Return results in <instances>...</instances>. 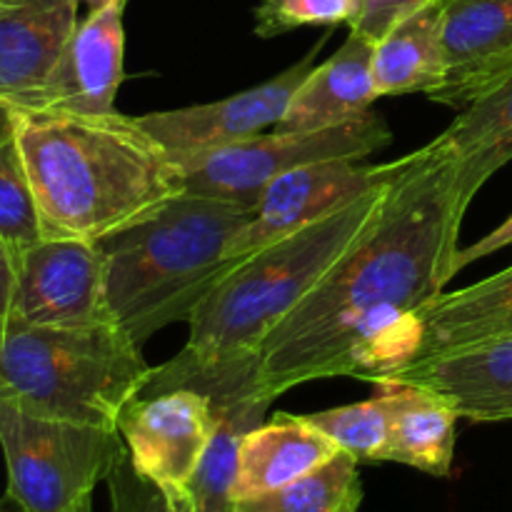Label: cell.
<instances>
[{
  "mask_svg": "<svg viewBox=\"0 0 512 512\" xmlns=\"http://www.w3.org/2000/svg\"><path fill=\"white\" fill-rule=\"evenodd\" d=\"M483 183L430 140L408 155L368 233L270 330L260 380L275 400L325 378L383 383L418 358L420 310L455 278L465 213Z\"/></svg>",
  "mask_w": 512,
  "mask_h": 512,
  "instance_id": "1",
  "label": "cell"
},
{
  "mask_svg": "<svg viewBox=\"0 0 512 512\" xmlns=\"http://www.w3.org/2000/svg\"><path fill=\"white\" fill-rule=\"evenodd\" d=\"M10 110L45 238L95 243L183 193L180 165L138 118Z\"/></svg>",
  "mask_w": 512,
  "mask_h": 512,
  "instance_id": "2",
  "label": "cell"
},
{
  "mask_svg": "<svg viewBox=\"0 0 512 512\" xmlns=\"http://www.w3.org/2000/svg\"><path fill=\"white\" fill-rule=\"evenodd\" d=\"M253 210L175 193L95 240L105 263L113 320L143 348L173 323H188L223 275L230 245Z\"/></svg>",
  "mask_w": 512,
  "mask_h": 512,
  "instance_id": "3",
  "label": "cell"
},
{
  "mask_svg": "<svg viewBox=\"0 0 512 512\" xmlns=\"http://www.w3.org/2000/svg\"><path fill=\"white\" fill-rule=\"evenodd\" d=\"M390 183L238 260L190 315L180 353L195 360L260 353L270 330L368 233Z\"/></svg>",
  "mask_w": 512,
  "mask_h": 512,
  "instance_id": "4",
  "label": "cell"
},
{
  "mask_svg": "<svg viewBox=\"0 0 512 512\" xmlns=\"http://www.w3.org/2000/svg\"><path fill=\"white\" fill-rule=\"evenodd\" d=\"M150 375L140 345L118 325L65 330L15 318L0 325V400L28 413L118 430Z\"/></svg>",
  "mask_w": 512,
  "mask_h": 512,
  "instance_id": "5",
  "label": "cell"
},
{
  "mask_svg": "<svg viewBox=\"0 0 512 512\" xmlns=\"http://www.w3.org/2000/svg\"><path fill=\"white\" fill-rule=\"evenodd\" d=\"M8 500L18 512H90V495L123 455L118 430L43 418L0 400Z\"/></svg>",
  "mask_w": 512,
  "mask_h": 512,
  "instance_id": "6",
  "label": "cell"
},
{
  "mask_svg": "<svg viewBox=\"0 0 512 512\" xmlns=\"http://www.w3.org/2000/svg\"><path fill=\"white\" fill-rule=\"evenodd\" d=\"M390 140L393 133L385 118L370 110L363 118L328 130H313V133L268 130L243 143L225 145L175 163L183 173V193L205 195L255 210L263 190L280 175L320 160L368 158L388 148Z\"/></svg>",
  "mask_w": 512,
  "mask_h": 512,
  "instance_id": "7",
  "label": "cell"
},
{
  "mask_svg": "<svg viewBox=\"0 0 512 512\" xmlns=\"http://www.w3.org/2000/svg\"><path fill=\"white\" fill-rule=\"evenodd\" d=\"M175 388L203 393L215 415L213 440L188 485V503L198 512H230L240 445L265 423V413L275 403L260 380V353L223 360H195L178 353L168 363L153 368L140 395Z\"/></svg>",
  "mask_w": 512,
  "mask_h": 512,
  "instance_id": "8",
  "label": "cell"
},
{
  "mask_svg": "<svg viewBox=\"0 0 512 512\" xmlns=\"http://www.w3.org/2000/svg\"><path fill=\"white\" fill-rule=\"evenodd\" d=\"M408 155L390 163L370 165L363 158H333L300 165L275 178L260 195L250 223L235 235L228 263L258 253L265 245L325 218L333 210L363 198L370 190L390 183L403 173ZM230 273V270H228Z\"/></svg>",
  "mask_w": 512,
  "mask_h": 512,
  "instance_id": "9",
  "label": "cell"
},
{
  "mask_svg": "<svg viewBox=\"0 0 512 512\" xmlns=\"http://www.w3.org/2000/svg\"><path fill=\"white\" fill-rule=\"evenodd\" d=\"M10 318L65 330L118 325L110 313L98 245L93 240L43 238L20 253Z\"/></svg>",
  "mask_w": 512,
  "mask_h": 512,
  "instance_id": "10",
  "label": "cell"
},
{
  "mask_svg": "<svg viewBox=\"0 0 512 512\" xmlns=\"http://www.w3.org/2000/svg\"><path fill=\"white\" fill-rule=\"evenodd\" d=\"M118 433L138 475L175 503H188V485L215 433L210 400L190 388L138 395L120 413Z\"/></svg>",
  "mask_w": 512,
  "mask_h": 512,
  "instance_id": "11",
  "label": "cell"
},
{
  "mask_svg": "<svg viewBox=\"0 0 512 512\" xmlns=\"http://www.w3.org/2000/svg\"><path fill=\"white\" fill-rule=\"evenodd\" d=\"M320 45L323 43H318V48L310 50L300 63L255 88L215 103L138 115V123L173 155V160L193 158L268 133L283 120L293 95L315 68Z\"/></svg>",
  "mask_w": 512,
  "mask_h": 512,
  "instance_id": "12",
  "label": "cell"
},
{
  "mask_svg": "<svg viewBox=\"0 0 512 512\" xmlns=\"http://www.w3.org/2000/svg\"><path fill=\"white\" fill-rule=\"evenodd\" d=\"M125 3L128 0H115L85 15L48 80L13 108L80 115L113 113L115 95L125 78Z\"/></svg>",
  "mask_w": 512,
  "mask_h": 512,
  "instance_id": "13",
  "label": "cell"
},
{
  "mask_svg": "<svg viewBox=\"0 0 512 512\" xmlns=\"http://www.w3.org/2000/svg\"><path fill=\"white\" fill-rule=\"evenodd\" d=\"M445 83L433 103L463 110L512 75V0H445Z\"/></svg>",
  "mask_w": 512,
  "mask_h": 512,
  "instance_id": "14",
  "label": "cell"
},
{
  "mask_svg": "<svg viewBox=\"0 0 512 512\" xmlns=\"http://www.w3.org/2000/svg\"><path fill=\"white\" fill-rule=\"evenodd\" d=\"M383 383L430 390L473 423L512 420V335L450 353L428 355L390 373Z\"/></svg>",
  "mask_w": 512,
  "mask_h": 512,
  "instance_id": "15",
  "label": "cell"
},
{
  "mask_svg": "<svg viewBox=\"0 0 512 512\" xmlns=\"http://www.w3.org/2000/svg\"><path fill=\"white\" fill-rule=\"evenodd\" d=\"M78 0H0V100L20 105L48 80L78 28Z\"/></svg>",
  "mask_w": 512,
  "mask_h": 512,
  "instance_id": "16",
  "label": "cell"
},
{
  "mask_svg": "<svg viewBox=\"0 0 512 512\" xmlns=\"http://www.w3.org/2000/svg\"><path fill=\"white\" fill-rule=\"evenodd\" d=\"M373 50V40L350 30L335 55L310 70L305 83L290 100L283 120L273 130L313 133L368 115L378 100L373 80Z\"/></svg>",
  "mask_w": 512,
  "mask_h": 512,
  "instance_id": "17",
  "label": "cell"
},
{
  "mask_svg": "<svg viewBox=\"0 0 512 512\" xmlns=\"http://www.w3.org/2000/svg\"><path fill=\"white\" fill-rule=\"evenodd\" d=\"M338 453V445L305 415L278 413L270 423L258 425L240 445L230 493L233 503L283 488L323 468Z\"/></svg>",
  "mask_w": 512,
  "mask_h": 512,
  "instance_id": "18",
  "label": "cell"
},
{
  "mask_svg": "<svg viewBox=\"0 0 512 512\" xmlns=\"http://www.w3.org/2000/svg\"><path fill=\"white\" fill-rule=\"evenodd\" d=\"M420 320L418 358L512 335V265L468 288L440 293L420 310Z\"/></svg>",
  "mask_w": 512,
  "mask_h": 512,
  "instance_id": "19",
  "label": "cell"
},
{
  "mask_svg": "<svg viewBox=\"0 0 512 512\" xmlns=\"http://www.w3.org/2000/svg\"><path fill=\"white\" fill-rule=\"evenodd\" d=\"M445 0L423 5L395 23L373 50V80L378 98L433 95L445 83L443 53Z\"/></svg>",
  "mask_w": 512,
  "mask_h": 512,
  "instance_id": "20",
  "label": "cell"
},
{
  "mask_svg": "<svg viewBox=\"0 0 512 512\" xmlns=\"http://www.w3.org/2000/svg\"><path fill=\"white\" fill-rule=\"evenodd\" d=\"M393 388V420L383 463H400L445 478L453 468L458 413L430 390L408 383Z\"/></svg>",
  "mask_w": 512,
  "mask_h": 512,
  "instance_id": "21",
  "label": "cell"
},
{
  "mask_svg": "<svg viewBox=\"0 0 512 512\" xmlns=\"http://www.w3.org/2000/svg\"><path fill=\"white\" fill-rule=\"evenodd\" d=\"M433 143L458 158L480 183H488L512 160V75L460 110Z\"/></svg>",
  "mask_w": 512,
  "mask_h": 512,
  "instance_id": "22",
  "label": "cell"
},
{
  "mask_svg": "<svg viewBox=\"0 0 512 512\" xmlns=\"http://www.w3.org/2000/svg\"><path fill=\"white\" fill-rule=\"evenodd\" d=\"M363 500L358 460L340 450L333 460L293 483L235 500L230 512H353Z\"/></svg>",
  "mask_w": 512,
  "mask_h": 512,
  "instance_id": "23",
  "label": "cell"
},
{
  "mask_svg": "<svg viewBox=\"0 0 512 512\" xmlns=\"http://www.w3.org/2000/svg\"><path fill=\"white\" fill-rule=\"evenodd\" d=\"M378 395L365 403L343 405V408L320 410L305 418L323 430L343 453L353 455L358 463H383L385 445L393 420V388L388 383H378Z\"/></svg>",
  "mask_w": 512,
  "mask_h": 512,
  "instance_id": "24",
  "label": "cell"
},
{
  "mask_svg": "<svg viewBox=\"0 0 512 512\" xmlns=\"http://www.w3.org/2000/svg\"><path fill=\"white\" fill-rule=\"evenodd\" d=\"M38 203L15 135L0 143V240L15 255L43 240Z\"/></svg>",
  "mask_w": 512,
  "mask_h": 512,
  "instance_id": "25",
  "label": "cell"
},
{
  "mask_svg": "<svg viewBox=\"0 0 512 512\" xmlns=\"http://www.w3.org/2000/svg\"><path fill=\"white\" fill-rule=\"evenodd\" d=\"M360 0H263L255 8V35L275 38L305 25H350Z\"/></svg>",
  "mask_w": 512,
  "mask_h": 512,
  "instance_id": "26",
  "label": "cell"
},
{
  "mask_svg": "<svg viewBox=\"0 0 512 512\" xmlns=\"http://www.w3.org/2000/svg\"><path fill=\"white\" fill-rule=\"evenodd\" d=\"M110 508L113 512H198L190 503H175L158 485L138 475L128 458V448L108 475Z\"/></svg>",
  "mask_w": 512,
  "mask_h": 512,
  "instance_id": "27",
  "label": "cell"
},
{
  "mask_svg": "<svg viewBox=\"0 0 512 512\" xmlns=\"http://www.w3.org/2000/svg\"><path fill=\"white\" fill-rule=\"evenodd\" d=\"M428 3H435V0H360L358 13L348 28L378 43L395 23Z\"/></svg>",
  "mask_w": 512,
  "mask_h": 512,
  "instance_id": "28",
  "label": "cell"
},
{
  "mask_svg": "<svg viewBox=\"0 0 512 512\" xmlns=\"http://www.w3.org/2000/svg\"><path fill=\"white\" fill-rule=\"evenodd\" d=\"M508 245H512V215L505 220L503 225H498L493 233H488L485 238H480L478 243L458 250V258H455V275H458L460 270L468 268L470 263H475V260H483V258H488V255H495L498 250L508 248Z\"/></svg>",
  "mask_w": 512,
  "mask_h": 512,
  "instance_id": "29",
  "label": "cell"
},
{
  "mask_svg": "<svg viewBox=\"0 0 512 512\" xmlns=\"http://www.w3.org/2000/svg\"><path fill=\"white\" fill-rule=\"evenodd\" d=\"M15 283H18V255L0 240V325L13 315Z\"/></svg>",
  "mask_w": 512,
  "mask_h": 512,
  "instance_id": "30",
  "label": "cell"
},
{
  "mask_svg": "<svg viewBox=\"0 0 512 512\" xmlns=\"http://www.w3.org/2000/svg\"><path fill=\"white\" fill-rule=\"evenodd\" d=\"M13 135V110L5 100H0V143Z\"/></svg>",
  "mask_w": 512,
  "mask_h": 512,
  "instance_id": "31",
  "label": "cell"
},
{
  "mask_svg": "<svg viewBox=\"0 0 512 512\" xmlns=\"http://www.w3.org/2000/svg\"><path fill=\"white\" fill-rule=\"evenodd\" d=\"M78 3L85 5V8H88V13H93V10H100V8H105V5L115 3V0H78Z\"/></svg>",
  "mask_w": 512,
  "mask_h": 512,
  "instance_id": "32",
  "label": "cell"
},
{
  "mask_svg": "<svg viewBox=\"0 0 512 512\" xmlns=\"http://www.w3.org/2000/svg\"><path fill=\"white\" fill-rule=\"evenodd\" d=\"M353 512H358V510H353Z\"/></svg>",
  "mask_w": 512,
  "mask_h": 512,
  "instance_id": "33",
  "label": "cell"
},
{
  "mask_svg": "<svg viewBox=\"0 0 512 512\" xmlns=\"http://www.w3.org/2000/svg\"><path fill=\"white\" fill-rule=\"evenodd\" d=\"M0 512H3V510H0Z\"/></svg>",
  "mask_w": 512,
  "mask_h": 512,
  "instance_id": "34",
  "label": "cell"
}]
</instances>
